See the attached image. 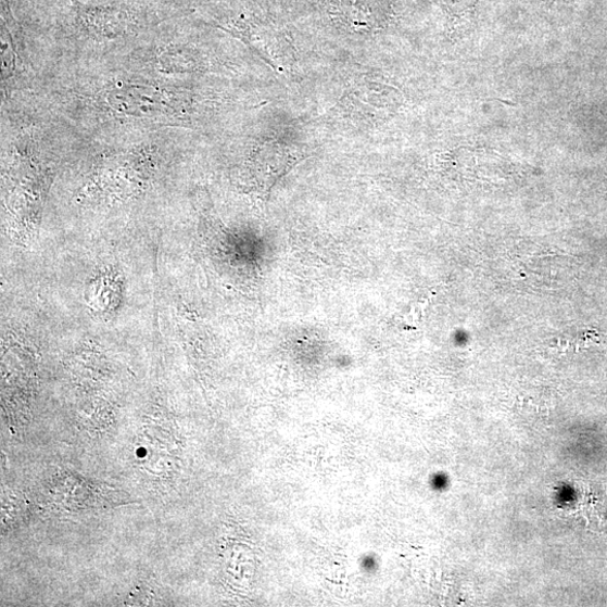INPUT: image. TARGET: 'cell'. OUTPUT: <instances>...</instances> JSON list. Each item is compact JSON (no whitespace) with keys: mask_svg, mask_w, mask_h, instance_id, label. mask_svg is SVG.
Returning a JSON list of instances; mask_svg holds the SVG:
<instances>
[{"mask_svg":"<svg viewBox=\"0 0 607 607\" xmlns=\"http://www.w3.org/2000/svg\"><path fill=\"white\" fill-rule=\"evenodd\" d=\"M74 26L80 34L100 39H115L140 29L148 13L130 7H89L72 0Z\"/></svg>","mask_w":607,"mask_h":607,"instance_id":"1","label":"cell"},{"mask_svg":"<svg viewBox=\"0 0 607 607\" xmlns=\"http://www.w3.org/2000/svg\"><path fill=\"white\" fill-rule=\"evenodd\" d=\"M105 103L115 114L135 118L177 116V102L152 85L121 81L106 90Z\"/></svg>","mask_w":607,"mask_h":607,"instance_id":"2","label":"cell"}]
</instances>
